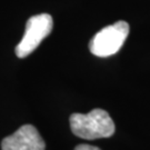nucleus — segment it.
Here are the masks:
<instances>
[{"label":"nucleus","mask_w":150,"mask_h":150,"mask_svg":"<svg viewBox=\"0 0 150 150\" xmlns=\"http://www.w3.org/2000/svg\"><path fill=\"white\" fill-rule=\"evenodd\" d=\"M75 150H101V149H99L98 147H95V146L85 145V144H82V145L77 146V147L75 148Z\"/></svg>","instance_id":"obj_5"},{"label":"nucleus","mask_w":150,"mask_h":150,"mask_svg":"<svg viewBox=\"0 0 150 150\" xmlns=\"http://www.w3.org/2000/svg\"><path fill=\"white\" fill-rule=\"evenodd\" d=\"M52 28L54 20L49 13H40L29 18L26 23L25 35L15 50L17 57L26 58L32 54L43 39L50 35Z\"/></svg>","instance_id":"obj_3"},{"label":"nucleus","mask_w":150,"mask_h":150,"mask_svg":"<svg viewBox=\"0 0 150 150\" xmlns=\"http://www.w3.org/2000/svg\"><path fill=\"white\" fill-rule=\"evenodd\" d=\"M128 35V22L122 20L102 28L92 37L89 42L90 52L101 58L117 54L123 46Z\"/></svg>","instance_id":"obj_2"},{"label":"nucleus","mask_w":150,"mask_h":150,"mask_svg":"<svg viewBox=\"0 0 150 150\" xmlns=\"http://www.w3.org/2000/svg\"><path fill=\"white\" fill-rule=\"evenodd\" d=\"M72 134L87 140L109 138L115 134V123L103 109H93L88 113H72L69 118Z\"/></svg>","instance_id":"obj_1"},{"label":"nucleus","mask_w":150,"mask_h":150,"mask_svg":"<svg viewBox=\"0 0 150 150\" xmlns=\"http://www.w3.org/2000/svg\"><path fill=\"white\" fill-rule=\"evenodd\" d=\"M1 150H46V144L32 125H23L1 141Z\"/></svg>","instance_id":"obj_4"}]
</instances>
